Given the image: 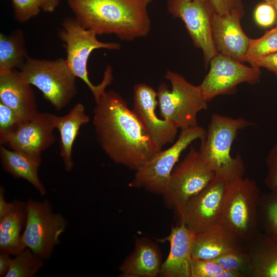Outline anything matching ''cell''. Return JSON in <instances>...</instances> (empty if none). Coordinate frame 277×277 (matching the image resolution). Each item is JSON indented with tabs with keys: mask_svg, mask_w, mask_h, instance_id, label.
<instances>
[{
	"mask_svg": "<svg viewBox=\"0 0 277 277\" xmlns=\"http://www.w3.org/2000/svg\"><path fill=\"white\" fill-rule=\"evenodd\" d=\"M152 0H67L75 18L97 35L113 34L132 41L151 30L148 6Z\"/></svg>",
	"mask_w": 277,
	"mask_h": 277,
	"instance_id": "7a4b0ae2",
	"label": "cell"
},
{
	"mask_svg": "<svg viewBox=\"0 0 277 277\" xmlns=\"http://www.w3.org/2000/svg\"><path fill=\"white\" fill-rule=\"evenodd\" d=\"M247 244L220 224L196 233L192 250L193 259L214 260L228 252L246 249Z\"/></svg>",
	"mask_w": 277,
	"mask_h": 277,
	"instance_id": "ffe728a7",
	"label": "cell"
},
{
	"mask_svg": "<svg viewBox=\"0 0 277 277\" xmlns=\"http://www.w3.org/2000/svg\"><path fill=\"white\" fill-rule=\"evenodd\" d=\"M56 115L38 112L30 120L22 124L9 138L6 145L36 161L41 162V153L55 141L53 130Z\"/></svg>",
	"mask_w": 277,
	"mask_h": 277,
	"instance_id": "9a60e30c",
	"label": "cell"
},
{
	"mask_svg": "<svg viewBox=\"0 0 277 277\" xmlns=\"http://www.w3.org/2000/svg\"><path fill=\"white\" fill-rule=\"evenodd\" d=\"M190 277H239L234 273L224 269L212 260L193 259Z\"/></svg>",
	"mask_w": 277,
	"mask_h": 277,
	"instance_id": "f546056e",
	"label": "cell"
},
{
	"mask_svg": "<svg viewBox=\"0 0 277 277\" xmlns=\"http://www.w3.org/2000/svg\"><path fill=\"white\" fill-rule=\"evenodd\" d=\"M14 19L24 23L37 15L41 7L38 0H11Z\"/></svg>",
	"mask_w": 277,
	"mask_h": 277,
	"instance_id": "1f68e13d",
	"label": "cell"
},
{
	"mask_svg": "<svg viewBox=\"0 0 277 277\" xmlns=\"http://www.w3.org/2000/svg\"><path fill=\"white\" fill-rule=\"evenodd\" d=\"M133 111L148 134L157 151L174 142L178 129L171 123L160 118L156 113L159 105L157 94L152 87L138 83L133 87Z\"/></svg>",
	"mask_w": 277,
	"mask_h": 277,
	"instance_id": "5bb4252c",
	"label": "cell"
},
{
	"mask_svg": "<svg viewBox=\"0 0 277 277\" xmlns=\"http://www.w3.org/2000/svg\"><path fill=\"white\" fill-rule=\"evenodd\" d=\"M0 157L3 169L16 178H22L31 184L43 195L46 190L38 174L41 162L16 150L0 147Z\"/></svg>",
	"mask_w": 277,
	"mask_h": 277,
	"instance_id": "cb8c5ba5",
	"label": "cell"
},
{
	"mask_svg": "<svg viewBox=\"0 0 277 277\" xmlns=\"http://www.w3.org/2000/svg\"><path fill=\"white\" fill-rule=\"evenodd\" d=\"M0 102L12 109L23 122L38 112L32 85L15 69L0 74Z\"/></svg>",
	"mask_w": 277,
	"mask_h": 277,
	"instance_id": "ac0fdd59",
	"label": "cell"
},
{
	"mask_svg": "<svg viewBox=\"0 0 277 277\" xmlns=\"http://www.w3.org/2000/svg\"><path fill=\"white\" fill-rule=\"evenodd\" d=\"M19 71L24 80L39 89L57 110L66 107L77 94L76 77L66 59L47 60L29 56Z\"/></svg>",
	"mask_w": 277,
	"mask_h": 277,
	"instance_id": "52a82bcc",
	"label": "cell"
},
{
	"mask_svg": "<svg viewBox=\"0 0 277 277\" xmlns=\"http://www.w3.org/2000/svg\"><path fill=\"white\" fill-rule=\"evenodd\" d=\"M12 259L7 252L1 251L0 253V276H5L8 273Z\"/></svg>",
	"mask_w": 277,
	"mask_h": 277,
	"instance_id": "8d00e7d4",
	"label": "cell"
},
{
	"mask_svg": "<svg viewBox=\"0 0 277 277\" xmlns=\"http://www.w3.org/2000/svg\"><path fill=\"white\" fill-rule=\"evenodd\" d=\"M5 190L3 187L0 188V217L8 213L13 208L14 202H7L5 199Z\"/></svg>",
	"mask_w": 277,
	"mask_h": 277,
	"instance_id": "74e56055",
	"label": "cell"
},
{
	"mask_svg": "<svg viewBox=\"0 0 277 277\" xmlns=\"http://www.w3.org/2000/svg\"><path fill=\"white\" fill-rule=\"evenodd\" d=\"M28 57L23 30L0 33V74L19 69Z\"/></svg>",
	"mask_w": 277,
	"mask_h": 277,
	"instance_id": "d4e9b609",
	"label": "cell"
},
{
	"mask_svg": "<svg viewBox=\"0 0 277 277\" xmlns=\"http://www.w3.org/2000/svg\"><path fill=\"white\" fill-rule=\"evenodd\" d=\"M25 228L22 241L26 248L43 260L49 259L68 222L61 214L53 212L48 200H30L26 203Z\"/></svg>",
	"mask_w": 277,
	"mask_h": 277,
	"instance_id": "30bf717a",
	"label": "cell"
},
{
	"mask_svg": "<svg viewBox=\"0 0 277 277\" xmlns=\"http://www.w3.org/2000/svg\"><path fill=\"white\" fill-rule=\"evenodd\" d=\"M41 9L46 12H52L60 2V0H38Z\"/></svg>",
	"mask_w": 277,
	"mask_h": 277,
	"instance_id": "f35d334b",
	"label": "cell"
},
{
	"mask_svg": "<svg viewBox=\"0 0 277 277\" xmlns=\"http://www.w3.org/2000/svg\"><path fill=\"white\" fill-rule=\"evenodd\" d=\"M244 14V9L216 13L212 23V38L218 53L241 63L244 62L250 40L241 25Z\"/></svg>",
	"mask_w": 277,
	"mask_h": 277,
	"instance_id": "2e32d148",
	"label": "cell"
},
{
	"mask_svg": "<svg viewBox=\"0 0 277 277\" xmlns=\"http://www.w3.org/2000/svg\"><path fill=\"white\" fill-rule=\"evenodd\" d=\"M254 67L265 68L277 77V52L260 58Z\"/></svg>",
	"mask_w": 277,
	"mask_h": 277,
	"instance_id": "d590c367",
	"label": "cell"
},
{
	"mask_svg": "<svg viewBox=\"0 0 277 277\" xmlns=\"http://www.w3.org/2000/svg\"><path fill=\"white\" fill-rule=\"evenodd\" d=\"M242 117L212 114L205 138L199 150L203 159L218 176L227 182L243 177L245 171L241 155L231 156L232 143L238 132L254 125Z\"/></svg>",
	"mask_w": 277,
	"mask_h": 277,
	"instance_id": "3957f363",
	"label": "cell"
},
{
	"mask_svg": "<svg viewBox=\"0 0 277 277\" xmlns=\"http://www.w3.org/2000/svg\"><path fill=\"white\" fill-rule=\"evenodd\" d=\"M277 52V27L266 32L256 39L250 38L244 62L254 67L261 58Z\"/></svg>",
	"mask_w": 277,
	"mask_h": 277,
	"instance_id": "83f0119b",
	"label": "cell"
},
{
	"mask_svg": "<svg viewBox=\"0 0 277 277\" xmlns=\"http://www.w3.org/2000/svg\"><path fill=\"white\" fill-rule=\"evenodd\" d=\"M250 277H277V243L261 231L247 244Z\"/></svg>",
	"mask_w": 277,
	"mask_h": 277,
	"instance_id": "7402d4cb",
	"label": "cell"
},
{
	"mask_svg": "<svg viewBox=\"0 0 277 277\" xmlns=\"http://www.w3.org/2000/svg\"><path fill=\"white\" fill-rule=\"evenodd\" d=\"M62 26L59 36L64 43L68 66L74 76L80 78L86 85L96 102L111 84L113 80L112 69L110 65H108L101 83L97 85H94L89 78L87 70V64L90 54L97 49L118 50L121 45L116 42L99 41L94 32L84 27L75 17L65 18L62 23Z\"/></svg>",
	"mask_w": 277,
	"mask_h": 277,
	"instance_id": "277c9868",
	"label": "cell"
},
{
	"mask_svg": "<svg viewBox=\"0 0 277 277\" xmlns=\"http://www.w3.org/2000/svg\"><path fill=\"white\" fill-rule=\"evenodd\" d=\"M276 27H277V22H276Z\"/></svg>",
	"mask_w": 277,
	"mask_h": 277,
	"instance_id": "60d3db41",
	"label": "cell"
},
{
	"mask_svg": "<svg viewBox=\"0 0 277 277\" xmlns=\"http://www.w3.org/2000/svg\"><path fill=\"white\" fill-rule=\"evenodd\" d=\"M263 2L271 5L275 9L277 13V0H263Z\"/></svg>",
	"mask_w": 277,
	"mask_h": 277,
	"instance_id": "ab89813d",
	"label": "cell"
},
{
	"mask_svg": "<svg viewBox=\"0 0 277 277\" xmlns=\"http://www.w3.org/2000/svg\"><path fill=\"white\" fill-rule=\"evenodd\" d=\"M12 209L0 217V250L16 255L25 248L21 230L26 223V203L14 201Z\"/></svg>",
	"mask_w": 277,
	"mask_h": 277,
	"instance_id": "603a6c76",
	"label": "cell"
},
{
	"mask_svg": "<svg viewBox=\"0 0 277 277\" xmlns=\"http://www.w3.org/2000/svg\"><path fill=\"white\" fill-rule=\"evenodd\" d=\"M215 173L203 159L199 150L190 147L184 159L173 169L163 194L166 206L179 210L204 190Z\"/></svg>",
	"mask_w": 277,
	"mask_h": 277,
	"instance_id": "9c48e42d",
	"label": "cell"
},
{
	"mask_svg": "<svg viewBox=\"0 0 277 277\" xmlns=\"http://www.w3.org/2000/svg\"><path fill=\"white\" fill-rule=\"evenodd\" d=\"M276 11L270 4L263 2L254 9V17L256 24L263 28L272 26L276 19Z\"/></svg>",
	"mask_w": 277,
	"mask_h": 277,
	"instance_id": "836d02e7",
	"label": "cell"
},
{
	"mask_svg": "<svg viewBox=\"0 0 277 277\" xmlns=\"http://www.w3.org/2000/svg\"><path fill=\"white\" fill-rule=\"evenodd\" d=\"M206 135V130L199 125L181 130L179 137L170 147L159 151L135 171L129 186L163 195L182 152L195 140H203Z\"/></svg>",
	"mask_w": 277,
	"mask_h": 277,
	"instance_id": "ba28073f",
	"label": "cell"
},
{
	"mask_svg": "<svg viewBox=\"0 0 277 277\" xmlns=\"http://www.w3.org/2000/svg\"><path fill=\"white\" fill-rule=\"evenodd\" d=\"M219 14L230 12L233 10L244 9L243 0H210Z\"/></svg>",
	"mask_w": 277,
	"mask_h": 277,
	"instance_id": "e575fe53",
	"label": "cell"
},
{
	"mask_svg": "<svg viewBox=\"0 0 277 277\" xmlns=\"http://www.w3.org/2000/svg\"><path fill=\"white\" fill-rule=\"evenodd\" d=\"M90 121L85 112L84 105L81 103L75 104L68 113L57 116L55 128L60 133V155L67 171H71L74 166L72 150L74 141L81 126Z\"/></svg>",
	"mask_w": 277,
	"mask_h": 277,
	"instance_id": "44dd1931",
	"label": "cell"
},
{
	"mask_svg": "<svg viewBox=\"0 0 277 277\" xmlns=\"http://www.w3.org/2000/svg\"><path fill=\"white\" fill-rule=\"evenodd\" d=\"M196 233L183 224L172 226L164 239L170 244L168 257L163 262L159 276L190 277L192 250Z\"/></svg>",
	"mask_w": 277,
	"mask_h": 277,
	"instance_id": "e0dca14e",
	"label": "cell"
},
{
	"mask_svg": "<svg viewBox=\"0 0 277 277\" xmlns=\"http://www.w3.org/2000/svg\"><path fill=\"white\" fill-rule=\"evenodd\" d=\"M162 255L157 244L147 238L136 239L132 251L119 267L121 277L159 276Z\"/></svg>",
	"mask_w": 277,
	"mask_h": 277,
	"instance_id": "d6986e66",
	"label": "cell"
},
{
	"mask_svg": "<svg viewBox=\"0 0 277 277\" xmlns=\"http://www.w3.org/2000/svg\"><path fill=\"white\" fill-rule=\"evenodd\" d=\"M258 217L261 231L277 243V190L262 193Z\"/></svg>",
	"mask_w": 277,
	"mask_h": 277,
	"instance_id": "484cf974",
	"label": "cell"
},
{
	"mask_svg": "<svg viewBox=\"0 0 277 277\" xmlns=\"http://www.w3.org/2000/svg\"><path fill=\"white\" fill-rule=\"evenodd\" d=\"M209 64V71L199 85L207 103L217 96L234 93L236 86L241 83L255 84L261 75L260 67L246 66L220 53Z\"/></svg>",
	"mask_w": 277,
	"mask_h": 277,
	"instance_id": "7c38bea8",
	"label": "cell"
},
{
	"mask_svg": "<svg viewBox=\"0 0 277 277\" xmlns=\"http://www.w3.org/2000/svg\"><path fill=\"white\" fill-rule=\"evenodd\" d=\"M265 165L267 173L265 185L270 190H277V144L269 151L265 159Z\"/></svg>",
	"mask_w": 277,
	"mask_h": 277,
	"instance_id": "d6a6232c",
	"label": "cell"
},
{
	"mask_svg": "<svg viewBox=\"0 0 277 277\" xmlns=\"http://www.w3.org/2000/svg\"><path fill=\"white\" fill-rule=\"evenodd\" d=\"M262 193L256 182L247 177L226 183L219 224L247 244L261 231L258 208Z\"/></svg>",
	"mask_w": 277,
	"mask_h": 277,
	"instance_id": "5b68a950",
	"label": "cell"
},
{
	"mask_svg": "<svg viewBox=\"0 0 277 277\" xmlns=\"http://www.w3.org/2000/svg\"><path fill=\"white\" fill-rule=\"evenodd\" d=\"M165 78L170 83L171 90L165 83L158 87L157 100L162 118L181 130L198 125V113L208 108L199 85H192L181 74L170 70L167 71Z\"/></svg>",
	"mask_w": 277,
	"mask_h": 277,
	"instance_id": "8992f818",
	"label": "cell"
},
{
	"mask_svg": "<svg viewBox=\"0 0 277 277\" xmlns=\"http://www.w3.org/2000/svg\"><path fill=\"white\" fill-rule=\"evenodd\" d=\"M24 122L11 108L0 102V144L6 145L9 138Z\"/></svg>",
	"mask_w": 277,
	"mask_h": 277,
	"instance_id": "4dcf8cb0",
	"label": "cell"
},
{
	"mask_svg": "<svg viewBox=\"0 0 277 277\" xmlns=\"http://www.w3.org/2000/svg\"><path fill=\"white\" fill-rule=\"evenodd\" d=\"M43 259L26 248L12 259L5 277H31L43 266Z\"/></svg>",
	"mask_w": 277,
	"mask_h": 277,
	"instance_id": "4316f807",
	"label": "cell"
},
{
	"mask_svg": "<svg viewBox=\"0 0 277 277\" xmlns=\"http://www.w3.org/2000/svg\"><path fill=\"white\" fill-rule=\"evenodd\" d=\"M212 260L225 270L236 273L239 277H250V261L246 249L233 250Z\"/></svg>",
	"mask_w": 277,
	"mask_h": 277,
	"instance_id": "f1b7e54d",
	"label": "cell"
},
{
	"mask_svg": "<svg viewBox=\"0 0 277 277\" xmlns=\"http://www.w3.org/2000/svg\"><path fill=\"white\" fill-rule=\"evenodd\" d=\"M95 102L93 125L96 139L115 163L136 171L159 152L118 93L106 91Z\"/></svg>",
	"mask_w": 277,
	"mask_h": 277,
	"instance_id": "6da1fadb",
	"label": "cell"
},
{
	"mask_svg": "<svg viewBox=\"0 0 277 277\" xmlns=\"http://www.w3.org/2000/svg\"><path fill=\"white\" fill-rule=\"evenodd\" d=\"M226 182L215 175L210 183L174 212L178 223L198 233L219 223Z\"/></svg>",
	"mask_w": 277,
	"mask_h": 277,
	"instance_id": "4fadbf2b",
	"label": "cell"
},
{
	"mask_svg": "<svg viewBox=\"0 0 277 277\" xmlns=\"http://www.w3.org/2000/svg\"><path fill=\"white\" fill-rule=\"evenodd\" d=\"M167 9L174 18L181 19L194 46L201 49L207 67L218 53L212 35L216 11L210 0H167Z\"/></svg>",
	"mask_w": 277,
	"mask_h": 277,
	"instance_id": "8fae6325",
	"label": "cell"
}]
</instances>
